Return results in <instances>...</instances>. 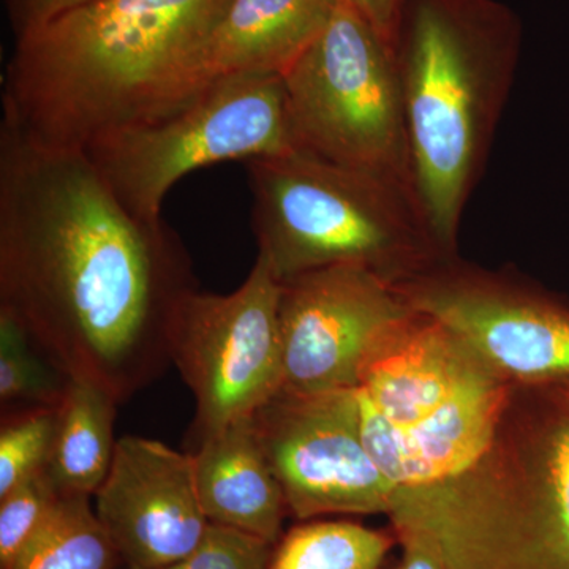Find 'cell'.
Wrapping results in <instances>:
<instances>
[{"label":"cell","mask_w":569,"mask_h":569,"mask_svg":"<svg viewBox=\"0 0 569 569\" xmlns=\"http://www.w3.org/2000/svg\"><path fill=\"white\" fill-rule=\"evenodd\" d=\"M198 290L186 246L138 217L82 151L0 122V307L71 380L119 403L163 376L176 310Z\"/></svg>","instance_id":"6da1fadb"},{"label":"cell","mask_w":569,"mask_h":569,"mask_svg":"<svg viewBox=\"0 0 569 569\" xmlns=\"http://www.w3.org/2000/svg\"><path fill=\"white\" fill-rule=\"evenodd\" d=\"M230 0H92L17 37L2 118L84 152L162 119L216 80L209 37Z\"/></svg>","instance_id":"7a4b0ae2"},{"label":"cell","mask_w":569,"mask_h":569,"mask_svg":"<svg viewBox=\"0 0 569 569\" xmlns=\"http://www.w3.org/2000/svg\"><path fill=\"white\" fill-rule=\"evenodd\" d=\"M522 26L500 0H403L395 51L415 192L451 257L518 69Z\"/></svg>","instance_id":"3957f363"},{"label":"cell","mask_w":569,"mask_h":569,"mask_svg":"<svg viewBox=\"0 0 569 569\" xmlns=\"http://www.w3.org/2000/svg\"><path fill=\"white\" fill-rule=\"evenodd\" d=\"M388 516L429 535L448 569H569V400L512 383L481 455L397 489Z\"/></svg>","instance_id":"277c9868"},{"label":"cell","mask_w":569,"mask_h":569,"mask_svg":"<svg viewBox=\"0 0 569 569\" xmlns=\"http://www.w3.org/2000/svg\"><path fill=\"white\" fill-rule=\"evenodd\" d=\"M246 170L258 254L280 282L356 266L399 283L452 258L417 194L383 176L298 149L250 160Z\"/></svg>","instance_id":"5b68a950"},{"label":"cell","mask_w":569,"mask_h":569,"mask_svg":"<svg viewBox=\"0 0 569 569\" xmlns=\"http://www.w3.org/2000/svg\"><path fill=\"white\" fill-rule=\"evenodd\" d=\"M282 78L295 149L417 194L395 51L361 13L339 0Z\"/></svg>","instance_id":"8992f818"},{"label":"cell","mask_w":569,"mask_h":569,"mask_svg":"<svg viewBox=\"0 0 569 569\" xmlns=\"http://www.w3.org/2000/svg\"><path fill=\"white\" fill-rule=\"evenodd\" d=\"M291 151L283 78L236 73L217 77L171 114L108 134L84 152L123 206L160 220L164 197L192 171Z\"/></svg>","instance_id":"52a82bcc"},{"label":"cell","mask_w":569,"mask_h":569,"mask_svg":"<svg viewBox=\"0 0 569 569\" xmlns=\"http://www.w3.org/2000/svg\"><path fill=\"white\" fill-rule=\"evenodd\" d=\"M280 287L257 254L233 293L194 290L176 310L170 362L193 395V447L252 418L283 388Z\"/></svg>","instance_id":"ba28073f"},{"label":"cell","mask_w":569,"mask_h":569,"mask_svg":"<svg viewBox=\"0 0 569 569\" xmlns=\"http://www.w3.org/2000/svg\"><path fill=\"white\" fill-rule=\"evenodd\" d=\"M395 287L411 309L447 326L508 383L569 378V302L559 296L458 257Z\"/></svg>","instance_id":"9c48e42d"},{"label":"cell","mask_w":569,"mask_h":569,"mask_svg":"<svg viewBox=\"0 0 569 569\" xmlns=\"http://www.w3.org/2000/svg\"><path fill=\"white\" fill-rule=\"evenodd\" d=\"M252 426L296 519L391 511L399 488L366 447L358 388H282L253 415Z\"/></svg>","instance_id":"30bf717a"},{"label":"cell","mask_w":569,"mask_h":569,"mask_svg":"<svg viewBox=\"0 0 569 569\" xmlns=\"http://www.w3.org/2000/svg\"><path fill=\"white\" fill-rule=\"evenodd\" d=\"M280 284L283 388L291 391L358 388L380 337L411 312L395 283L356 266L318 269Z\"/></svg>","instance_id":"8fae6325"},{"label":"cell","mask_w":569,"mask_h":569,"mask_svg":"<svg viewBox=\"0 0 569 569\" xmlns=\"http://www.w3.org/2000/svg\"><path fill=\"white\" fill-rule=\"evenodd\" d=\"M93 509L129 569H167L200 546L209 523L193 458L159 440L123 437Z\"/></svg>","instance_id":"7c38bea8"},{"label":"cell","mask_w":569,"mask_h":569,"mask_svg":"<svg viewBox=\"0 0 569 569\" xmlns=\"http://www.w3.org/2000/svg\"><path fill=\"white\" fill-rule=\"evenodd\" d=\"M507 383L447 326L411 309L370 351L358 391L389 425L403 429Z\"/></svg>","instance_id":"4fadbf2b"},{"label":"cell","mask_w":569,"mask_h":569,"mask_svg":"<svg viewBox=\"0 0 569 569\" xmlns=\"http://www.w3.org/2000/svg\"><path fill=\"white\" fill-rule=\"evenodd\" d=\"M511 385L449 403L432 418L403 429L389 425L358 391L366 447L397 488L451 477L488 447Z\"/></svg>","instance_id":"5bb4252c"},{"label":"cell","mask_w":569,"mask_h":569,"mask_svg":"<svg viewBox=\"0 0 569 569\" xmlns=\"http://www.w3.org/2000/svg\"><path fill=\"white\" fill-rule=\"evenodd\" d=\"M190 455L209 523L274 546L290 511L282 486L254 436L252 418L204 438Z\"/></svg>","instance_id":"9a60e30c"},{"label":"cell","mask_w":569,"mask_h":569,"mask_svg":"<svg viewBox=\"0 0 569 569\" xmlns=\"http://www.w3.org/2000/svg\"><path fill=\"white\" fill-rule=\"evenodd\" d=\"M339 0H230L209 37L213 78L283 77L325 31Z\"/></svg>","instance_id":"2e32d148"},{"label":"cell","mask_w":569,"mask_h":569,"mask_svg":"<svg viewBox=\"0 0 569 569\" xmlns=\"http://www.w3.org/2000/svg\"><path fill=\"white\" fill-rule=\"evenodd\" d=\"M121 403L104 389L71 380L56 410L47 471L62 497L96 496L114 460V419Z\"/></svg>","instance_id":"e0dca14e"},{"label":"cell","mask_w":569,"mask_h":569,"mask_svg":"<svg viewBox=\"0 0 569 569\" xmlns=\"http://www.w3.org/2000/svg\"><path fill=\"white\" fill-rule=\"evenodd\" d=\"M121 557L91 497H62L10 569H114Z\"/></svg>","instance_id":"ac0fdd59"},{"label":"cell","mask_w":569,"mask_h":569,"mask_svg":"<svg viewBox=\"0 0 569 569\" xmlns=\"http://www.w3.org/2000/svg\"><path fill=\"white\" fill-rule=\"evenodd\" d=\"M396 533L348 520H317L284 535L269 569H380Z\"/></svg>","instance_id":"d6986e66"},{"label":"cell","mask_w":569,"mask_h":569,"mask_svg":"<svg viewBox=\"0 0 569 569\" xmlns=\"http://www.w3.org/2000/svg\"><path fill=\"white\" fill-rule=\"evenodd\" d=\"M70 378L37 347L24 326L0 307V403L2 415L58 407Z\"/></svg>","instance_id":"ffe728a7"},{"label":"cell","mask_w":569,"mask_h":569,"mask_svg":"<svg viewBox=\"0 0 569 569\" xmlns=\"http://www.w3.org/2000/svg\"><path fill=\"white\" fill-rule=\"evenodd\" d=\"M58 407L28 408L2 415L0 498L48 466Z\"/></svg>","instance_id":"44dd1931"},{"label":"cell","mask_w":569,"mask_h":569,"mask_svg":"<svg viewBox=\"0 0 569 569\" xmlns=\"http://www.w3.org/2000/svg\"><path fill=\"white\" fill-rule=\"evenodd\" d=\"M61 498L47 468L0 498V569H10Z\"/></svg>","instance_id":"7402d4cb"},{"label":"cell","mask_w":569,"mask_h":569,"mask_svg":"<svg viewBox=\"0 0 569 569\" xmlns=\"http://www.w3.org/2000/svg\"><path fill=\"white\" fill-rule=\"evenodd\" d=\"M271 549L263 539L211 523L200 546L167 569H269Z\"/></svg>","instance_id":"603a6c76"},{"label":"cell","mask_w":569,"mask_h":569,"mask_svg":"<svg viewBox=\"0 0 569 569\" xmlns=\"http://www.w3.org/2000/svg\"><path fill=\"white\" fill-rule=\"evenodd\" d=\"M92 0H9L7 10L14 36L31 31L37 26L50 21L63 11L84 6Z\"/></svg>","instance_id":"cb8c5ba5"},{"label":"cell","mask_w":569,"mask_h":569,"mask_svg":"<svg viewBox=\"0 0 569 569\" xmlns=\"http://www.w3.org/2000/svg\"><path fill=\"white\" fill-rule=\"evenodd\" d=\"M392 530L402 548L396 569H448L436 542L425 531L410 527H392Z\"/></svg>","instance_id":"d4e9b609"},{"label":"cell","mask_w":569,"mask_h":569,"mask_svg":"<svg viewBox=\"0 0 569 569\" xmlns=\"http://www.w3.org/2000/svg\"><path fill=\"white\" fill-rule=\"evenodd\" d=\"M343 2L361 13L380 33L381 39L392 48L403 0H343Z\"/></svg>","instance_id":"484cf974"},{"label":"cell","mask_w":569,"mask_h":569,"mask_svg":"<svg viewBox=\"0 0 569 569\" xmlns=\"http://www.w3.org/2000/svg\"><path fill=\"white\" fill-rule=\"evenodd\" d=\"M560 395H563L569 400V378L567 380L556 381V383H550Z\"/></svg>","instance_id":"4316f807"}]
</instances>
